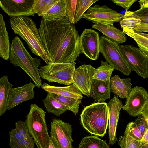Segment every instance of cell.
Listing matches in <instances>:
<instances>
[{
    "label": "cell",
    "instance_id": "6da1fadb",
    "mask_svg": "<svg viewBox=\"0 0 148 148\" xmlns=\"http://www.w3.org/2000/svg\"><path fill=\"white\" fill-rule=\"evenodd\" d=\"M49 63L73 62L80 53L79 37L67 17L52 21L42 18L38 29Z\"/></svg>",
    "mask_w": 148,
    "mask_h": 148
},
{
    "label": "cell",
    "instance_id": "7a4b0ae2",
    "mask_svg": "<svg viewBox=\"0 0 148 148\" xmlns=\"http://www.w3.org/2000/svg\"><path fill=\"white\" fill-rule=\"evenodd\" d=\"M12 30L27 44L31 52L40 57L48 64L47 53L43 45L38 29L32 20L27 16L10 18L9 20Z\"/></svg>",
    "mask_w": 148,
    "mask_h": 148
},
{
    "label": "cell",
    "instance_id": "3957f363",
    "mask_svg": "<svg viewBox=\"0 0 148 148\" xmlns=\"http://www.w3.org/2000/svg\"><path fill=\"white\" fill-rule=\"evenodd\" d=\"M9 60L13 66L22 69L29 76L37 88L41 87L42 80L38 69L42 64L41 61L38 58L32 57L17 36L13 38L10 45Z\"/></svg>",
    "mask_w": 148,
    "mask_h": 148
},
{
    "label": "cell",
    "instance_id": "277c9868",
    "mask_svg": "<svg viewBox=\"0 0 148 148\" xmlns=\"http://www.w3.org/2000/svg\"><path fill=\"white\" fill-rule=\"evenodd\" d=\"M83 127L92 135L102 137L106 132L109 113L107 104L96 102L84 107L80 115Z\"/></svg>",
    "mask_w": 148,
    "mask_h": 148
},
{
    "label": "cell",
    "instance_id": "5b68a950",
    "mask_svg": "<svg viewBox=\"0 0 148 148\" xmlns=\"http://www.w3.org/2000/svg\"><path fill=\"white\" fill-rule=\"evenodd\" d=\"M46 112L35 104H31L25 123L38 148H48L50 139L45 119Z\"/></svg>",
    "mask_w": 148,
    "mask_h": 148
},
{
    "label": "cell",
    "instance_id": "8992f818",
    "mask_svg": "<svg viewBox=\"0 0 148 148\" xmlns=\"http://www.w3.org/2000/svg\"><path fill=\"white\" fill-rule=\"evenodd\" d=\"M76 63H49L40 67V77L50 83L55 82L69 85L73 83Z\"/></svg>",
    "mask_w": 148,
    "mask_h": 148
},
{
    "label": "cell",
    "instance_id": "52a82bcc",
    "mask_svg": "<svg viewBox=\"0 0 148 148\" xmlns=\"http://www.w3.org/2000/svg\"><path fill=\"white\" fill-rule=\"evenodd\" d=\"M100 52L114 69L126 76L130 74L131 70L120 51L118 44L104 36H101L100 39Z\"/></svg>",
    "mask_w": 148,
    "mask_h": 148
},
{
    "label": "cell",
    "instance_id": "ba28073f",
    "mask_svg": "<svg viewBox=\"0 0 148 148\" xmlns=\"http://www.w3.org/2000/svg\"><path fill=\"white\" fill-rule=\"evenodd\" d=\"M119 48L131 71L143 79L148 78V58L139 48L119 45Z\"/></svg>",
    "mask_w": 148,
    "mask_h": 148
},
{
    "label": "cell",
    "instance_id": "9c48e42d",
    "mask_svg": "<svg viewBox=\"0 0 148 148\" xmlns=\"http://www.w3.org/2000/svg\"><path fill=\"white\" fill-rule=\"evenodd\" d=\"M124 14L117 12L106 5L96 4L90 6L83 15L82 18L93 23L113 25L121 20Z\"/></svg>",
    "mask_w": 148,
    "mask_h": 148
},
{
    "label": "cell",
    "instance_id": "30bf717a",
    "mask_svg": "<svg viewBox=\"0 0 148 148\" xmlns=\"http://www.w3.org/2000/svg\"><path fill=\"white\" fill-rule=\"evenodd\" d=\"M148 105V93L143 87L137 86L132 88L122 109L131 116L136 117Z\"/></svg>",
    "mask_w": 148,
    "mask_h": 148
},
{
    "label": "cell",
    "instance_id": "8fae6325",
    "mask_svg": "<svg viewBox=\"0 0 148 148\" xmlns=\"http://www.w3.org/2000/svg\"><path fill=\"white\" fill-rule=\"evenodd\" d=\"M51 125L50 138L58 148H73L71 125L60 119L54 118L51 122Z\"/></svg>",
    "mask_w": 148,
    "mask_h": 148
},
{
    "label": "cell",
    "instance_id": "7c38bea8",
    "mask_svg": "<svg viewBox=\"0 0 148 148\" xmlns=\"http://www.w3.org/2000/svg\"><path fill=\"white\" fill-rule=\"evenodd\" d=\"M100 39L98 32L85 28L79 37L80 53L91 60L97 59L100 52Z\"/></svg>",
    "mask_w": 148,
    "mask_h": 148
},
{
    "label": "cell",
    "instance_id": "4fadbf2b",
    "mask_svg": "<svg viewBox=\"0 0 148 148\" xmlns=\"http://www.w3.org/2000/svg\"><path fill=\"white\" fill-rule=\"evenodd\" d=\"M35 0H0L2 10L10 17L35 16L33 9Z\"/></svg>",
    "mask_w": 148,
    "mask_h": 148
},
{
    "label": "cell",
    "instance_id": "5bb4252c",
    "mask_svg": "<svg viewBox=\"0 0 148 148\" xmlns=\"http://www.w3.org/2000/svg\"><path fill=\"white\" fill-rule=\"evenodd\" d=\"M96 69L90 64H83L75 70L72 84L88 97L90 96L92 77Z\"/></svg>",
    "mask_w": 148,
    "mask_h": 148
},
{
    "label": "cell",
    "instance_id": "9a60e30c",
    "mask_svg": "<svg viewBox=\"0 0 148 148\" xmlns=\"http://www.w3.org/2000/svg\"><path fill=\"white\" fill-rule=\"evenodd\" d=\"M36 86L30 82L21 87L12 88L8 97L7 110H10L24 101L33 99L35 93L34 89Z\"/></svg>",
    "mask_w": 148,
    "mask_h": 148
},
{
    "label": "cell",
    "instance_id": "2e32d148",
    "mask_svg": "<svg viewBox=\"0 0 148 148\" xmlns=\"http://www.w3.org/2000/svg\"><path fill=\"white\" fill-rule=\"evenodd\" d=\"M108 106L109 113V143L112 145L118 140L116 135V130L120 112L123 105L118 96L114 95Z\"/></svg>",
    "mask_w": 148,
    "mask_h": 148
},
{
    "label": "cell",
    "instance_id": "e0dca14e",
    "mask_svg": "<svg viewBox=\"0 0 148 148\" xmlns=\"http://www.w3.org/2000/svg\"><path fill=\"white\" fill-rule=\"evenodd\" d=\"M92 27L101 32L107 38L119 45L127 40V36L123 32L113 25L96 23L93 24Z\"/></svg>",
    "mask_w": 148,
    "mask_h": 148
},
{
    "label": "cell",
    "instance_id": "ac0fdd59",
    "mask_svg": "<svg viewBox=\"0 0 148 148\" xmlns=\"http://www.w3.org/2000/svg\"><path fill=\"white\" fill-rule=\"evenodd\" d=\"M110 80L104 81L93 79L90 96L96 102H103L110 99Z\"/></svg>",
    "mask_w": 148,
    "mask_h": 148
},
{
    "label": "cell",
    "instance_id": "d6986e66",
    "mask_svg": "<svg viewBox=\"0 0 148 148\" xmlns=\"http://www.w3.org/2000/svg\"><path fill=\"white\" fill-rule=\"evenodd\" d=\"M131 79L128 77L121 79L117 75L110 79L111 92L121 99L127 98L132 90Z\"/></svg>",
    "mask_w": 148,
    "mask_h": 148
},
{
    "label": "cell",
    "instance_id": "ffe728a7",
    "mask_svg": "<svg viewBox=\"0 0 148 148\" xmlns=\"http://www.w3.org/2000/svg\"><path fill=\"white\" fill-rule=\"evenodd\" d=\"M41 88L48 93L80 99L83 97L82 92L73 84L67 86L61 87L52 86L45 82Z\"/></svg>",
    "mask_w": 148,
    "mask_h": 148
},
{
    "label": "cell",
    "instance_id": "44dd1931",
    "mask_svg": "<svg viewBox=\"0 0 148 148\" xmlns=\"http://www.w3.org/2000/svg\"><path fill=\"white\" fill-rule=\"evenodd\" d=\"M10 45L5 22L0 14V56L5 60L9 59Z\"/></svg>",
    "mask_w": 148,
    "mask_h": 148
},
{
    "label": "cell",
    "instance_id": "7402d4cb",
    "mask_svg": "<svg viewBox=\"0 0 148 148\" xmlns=\"http://www.w3.org/2000/svg\"><path fill=\"white\" fill-rule=\"evenodd\" d=\"M9 145L12 148L23 139L30 135L25 122L20 120L15 123V127L9 133Z\"/></svg>",
    "mask_w": 148,
    "mask_h": 148
},
{
    "label": "cell",
    "instance_id": "603a6c76",
    "mask_svg": "<svg viewBox=\"0 0 148 148\" xmlns=\"http://www.w3.org/2000/svg\"><path fill=\"white\" fill-rule=\"evenodd\" d=\"M13 85L8 81L7 75L0 78V116L7 110V103L10 92Z\"/></svg>",
    "mask_w": 148,
    "mask_h": 148
},
{
    "label": "cell",
    "instance_id": "cb8c5ba5",
    "mask_svg": "<svg viewBox=\"0 0 148 148\" xmlns=\"http://www.w3.org/2000/svg\"><path fill=\"white\" fill-rule=\"evenodd\" d=\"M47 112L52 113L57 117L60 116L69 108L58 101L50 93H48L46 98L42 100Z\"/></svg>",
    "mask_w": 148,
    "mask_h": 148
},
{
    "label": "cell",
    "instance_id": "d4e9b609",
    "mask_svg": "<svg viewBox=\"0 0 148 148\" xmlns=\"http://www.w3.org/2000/svg\"><path fill=\"white\" fill-rule=\"evenodd\" d=\"M66 7L64 0H58L46 14L42 16V18L49 21L63 18L66 16Z\"/></svg>",
    "mask_w": 148,
    "mask_h": 148
},
{
    "label": "cell",
    "instance_id": "484cf974",
    "mask_svg": "<svg viewBox=\"0 0 148 148\" xmlns=\"http://www.w3.org/2000/svg\"><path fill=\"white\" fill-rule=\"evenodd\" d=\"M123 30L126 34L135 41L139 48L148 58V38L139 34L132 28L125 27Z\"/></svg>",
    "mask_w": 148,
    "mask_h": 148
},
{
    "label": "cell",
    "instance_id": "4316f807",
    "mask_svg": "<svg viewBox=\"0 0 148 148\" xmlns=\"http://www.w3.org/2000/svg\"><path fill=\"white\" fill-rule=\"evenodd\" d=\"M114 69L107 61L101 60L100 65L96 69L92 79L106 82L109 80Z\"/></svg>",
    "mask_w": 148,
    "mask_h": 148
},
{
    "label": "cell",
    "instance_id": "83f0119b",
    "mask_svg": "<svg viewBox=\"0 0 148 148\" xmlns=\"http://www.w3.org/2000/svg\"><path fill=\"white\" fill-rule=\"evenodd\" d=\"M78 148H110L106 141L96 136H87L80 141Z\"/></svg>",
    "mask_w": 148,
    "mask_h": 148
},
{
    "label": "cell",
    "instance_id": "f1b7e54d",
    "mask_svg": "<svg viewBox=\"0 0 148 148\" xmlns=\"http://www.w3.org/2000/svg\"><path fill=\"white\" fill-rule=\"evenodd\" d=\"M55 98L69 108L76 115L78 113L79 106L81 102V99L64 97L55 94H51Z\"/></svg>",
    "mask_w": 148,
    "mask_h": 148
},
{
    "label": "cell",
    "instance_id": "f546056e",
    "mask_svg": "<svg viewBox=\"0 0 148 148\" xmlns=\"http://www.w3.org/2000/svg\"><path fill=\"white\" fill-rule=\"evenodd\" d=\"M141 21L134 11H126L119 23L122 28L128 27L134 29L136 26L140 24Z\"/></svg>",
    "mask_w": 148,
    "mask_h": 148
},
{
    "label": "cell",
    "instance_id": "4dcf8cb0",
    "mask_svg": "<svg viewBox=\"0 0 148 148\" xmlns=\"http://www.w3.org/2000/svg\"><path fill=\"white\" fill-rule=\"evenodd\" d=\"M58 0H35L33 10L42 16L46 14Z\"/></svg>",
    "mask_w": 148,
    "mask_h": 148
},
{
    "label": "cell",
    "instance_id": "1f68e13d",
    "mask_svg": "<svg viewBox=\"0 0 148 148\" xmlns=\"http://www.w3.org/2000/svg\"><path fill=\"white\" fill-rule=\"evenodd\" d=\"M98 0H77L74 17V24L82 18L84 14L91 5Z\"/></svg>",
    "mask_w": 148,
    "mask_h": 148
},
{
    "label": "cell",
    "instance_id": "d6a6232c",
    "mask_svg": "<svg viewBox=\"0 0 148 148\" xmlns=\"http://www.w3.org/2000/svg\"><path fill=\"white\" fill-rule=\"evenodd\" d=\"M121 148H140L142 144L127 134L121 136L118 140Z\"/></svg>",
    "mask_w": 148,
    "mask_h": 148
},
{
    "label": "cell",
    "instance_id": "836d02e7",
    "mask_svg": "<svg viewBox=\"0 0 148 148\" xmlns=\"http://www.w3.org/2000/svg\"><path fill=\"white\" fill-rule=\"evenodd\" d=\"M64 1L66 5V16L69 21L71 23L74 24V17L77 0H64Z\"/></svg>",
    "mask_w": 148,
    "mask_h": 148
},
{
    "label": "cell",
    "instance_id": "e575fe53",
    "mask_svg": "<svg viewBox=\"0 0 148 148\" xmlns=\"http://www.w3.org/2000/svg\"><path fill=\"white\" fill-rule=\"evenodd\" d=\"M124 134L139 141H141L142 139L141 134L134 122H131L127 124Z\"/></svg>",
    "mask_w": 148,
    "mask_h": 148
},
{
    "label": "cell",
    "instance_id": "d590c367",
    "mask_svg": "<svg viewBox=\"0 0 148 148\" xmlns=\"http://www.w3.org/2000/svg\"><path fill=\"white\" fill-rule=\"evenodd\" d=\"M35 142L30 135L23 139L12 148H34Z\"/></svg>",
    "mask_w": 148,
    "mask_h": 148
},
{
    "label": "cell",
    "instance_id": "8d00e7d4",
    "mask_svg": "<svg viewBox=\"0 0 148 148\" xmlns=\"http://www.w3.org/2000/svg\"><path fill=\"white\" fill-rule=\"evenodd\" d=\"M134 123L140 131L142 136L147 128H148V125L144 117L140 114L135 119Z\"/></svg>",
    "mask_w": 148,
    "mask_h": 148
},
{
    "label": "cell",
    "instance_id": "74e56055",
    "mask_svg": "<svg viewBox=\"0 0 148 148\" xmlns=\"http://www.w3.org/2000/svg\"><path fill=\"white\" fill-rule=\"evenodd\" d=\"M134 12L141 22L148 24V7H141Z\"/></svg>",
    "mask_w": 148,
    "mask_h": 148
},
{
    "label": "cell",
    "instance_id": "f35d334b",
    "mask_svg": "<svg viewBox=\"0 0 148 148\" xmlns=\"http://www.w3.org/2000/svg\"><path fill=\"white\" fill-rule=\"evenodd\" d=\"M112 1L118 6L125 9L126 11H128L132 5L137 1V0H113Z\"/></svg>",
    "mask_w": 148,
    "mask_h": 148
},
{
    "label": "cell",
    "instance_id": "ab89813d",
    "mask_svg": "<svg viewBox=\"0 0 148 148\" xmlns=\"http://www.w3.org/2000/svg\"><path fill=\"white\" fill-rule=\"evenodd\" d=\"M133 29L137 32H148V24L141 22L140 24L135 26Z\"/></svg>",
    "mask_w": 148,
    "mask_h": 148
},
{
    "label": "cell",
    "instance_id": "60d3db41",
    "mask_svg": "<svg viewBox=\"0 0 148 148\" xmlns=\"http://www.w3.org/2000/svg\"><path fill=\"white\" fill-rule=\"evenodd\" d=\"M140 114L144 117L148 125V105L143 109Z\"/></svg>",
    "mask_w": 148,
    "mask_h": 148
},
{
    "label": "cell",
    "instance_id": "b9f144b4",
    "mask_svg": "<svg viewBox=\"0 0 148 148\" xmlns=\"http://www.w3.org/2000/svg\"><path fill=\"white\" fill-rule=\"evenodd\" d=\"M141 142L142 144H148V128L146 130Z\"/></svg>",
    "mask_w": 148,
    "mask_h": 148
},
{
    "label": "cell",
    "instance_id": "7bdbcfd3",
    "mask_svg": "<svg viewBox=\"0 0 148 148\" xmlns=\"http://www.w3.org/2000/svg\"><path fill=\"white\" fill-rule=\"evenodd\" d=\"M48 148H58L55 142L51 138Z\"/></svg>",
    "mask_w": 148,
    "mask_h": 148
},
{
    "label": "cell",
    "instance_id": "ee69618b",
    "mask_svg": "<svg viewBox=\"0 0 148 148\" xmlns=\"http://www.w3.org/2000/svg\"><path fill=\"white\" fill-rule=\"evenodd\" d=\"M139 4L141 7H148V0H142L138 1Z\"/></svg>",
    "mask_w": 148,
    "mask_h": 148
},
{
    "label": "cell",
    "instance_id": "f6af8a7d",
    "mask_svg": "<svg viewBox=\"0 0 148 148\" xmlns=\"http://www.w3.org/2000/svg\"><path fill=\"white\" fill-rule=\"evenodd\" d=\"M139 34L148 38V34L143 32H137Z\"/></svg>",
    "mask_w": 148,
    "mask_h": 148
},
{
    "label": "cell",
    "instance_id": "bcb514c9",
    "mask_svg": "<svg viewBox=\"0 0 148 148\" xmlns=\"http://www.w3.org/2000/svg\"><path fill=\"white\" fill-rule=\"evenodd\" d=\"M140 148H148V144H142Z\"/></svg>",
    "mask_w": 148,
    "mask_h": 148
}]
</instances>
